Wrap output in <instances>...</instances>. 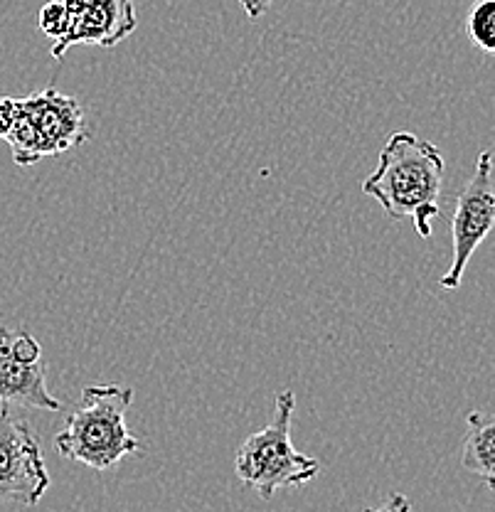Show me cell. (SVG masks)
Segmentation results:
<instances>
[{
    "instance_id": "12",
    "label": "cell",
    "mask_w": 495,
    "mask_h": 512,
    "mask_svg": "<svg viewBox=\"0 0 495 512\" xmlns=\"http://www.w3.org/2000/svg\"><path fill=\"white\" fill-rule=\"evenodd\" d=\"M15 114H18V99H13V96H0V141H5V136L13 128Z\"/></svg>"
},
{
    "instance_id": "7",
    "label": "cell",
    "mask_w": 495,
    "mask_h": 512,
    "mask_svg": "<svg viewBox=\"0 0 495 512\" xmlns=\"http://www.w3.org/2000/svg\"><path fill=\"white\" fill-rule=\"evenodd\" d=\"M67 8V32L52 42L50 55L62 60L74 45L114 47L136 30L133 0H62Z\"/></svg>"
},
{
    "instance_id": "13",
    "label": "cell",
    "mask_w": 495,
    "mask_h": 512,
    "mask_svg": "<svg viewBox=\"0 0 495 512\" xmlns=\"http://www.w3.org/2000/svg\"><path fill=\"white\" fill-rule=\"evenodd\" d=\"M360 512H412V503H409L407 495L395 493V495H390L385 503L377 505V508H365Z\"/></svg>"
},
{
    "instance_id": "4",
    "label": "cell",
    "mask_w": 495,
    "mask_h": 512,
    "mask_svg": "<svg viewBox=\"0 0 495 512\" xmlns=\"http://www.w3.org/2000/svg\"><path fill=\"white\" fill-rule=\"evenodd\" d=\"M92 138L82 104L74 96L47 87L42 92L18 99V114L5 136L18 165H35L37 160L60 156Z\"/></svg>"
},
{
    "instance_id": "8",
    "label": "cell",
    "mask_w": 495,
    "mask_h": 512,
    "mask_svg": "<svg viewBox=\"0 0 495 512\" xmlns=\"http://www.w3.org/2000/svg\"><path fill=\"white\" fill-rule=\"evenodd\" d=\"M13 330L0 328V404L8 407L62 412V402L50 392L42 362H23L10 345Z\"/></svg>"
},
{
    "instance_id": "3",
    "label": "cell",
    "mask_w": 495,
    "mask_h": 512,
    "mask_svg": "<svg viewBox=\"0 0 495 512\" xmlns=\"http://www.w3.org/2000/svg\"><path fill=\"white\" fill-rule=\"evenodd\" d=\"M296 394L291 389L276 397V416L271 424L249 436L234 453V473L259 498L271 500L279 490L306 485L321 473V463L296 451L291 441Z\"/></svg>"
},
{
    "instance_id": "11",
    "label": "cell",
    "mask_w": 495,
    "mask_h": 512,
    "mask_svg": "<svg viewBox=\"0 0 495 512\" xmlns=\"http://www.w3.org/2000/svg\"><path fill=\"white\" fill-rule=\"evenodd\" d=\"M37 25H40L42 35L50 37L52 42H60L67 32V8L62 0H50L37 13Z\"/></svg>"
},
{
    "instance_id": "2",
    "label": "cell",
    "mask_w": 495,
    "mask_h": 512,
    "mask_svg": "<svg viewBox=\"0 0 495 512\" xmlns=\"http://www.w3.org/2000/svg\"><path fill=\"white\" fill-rule=\"evenodd\" d=\"M131 402V387H121V384L84 387L82 402L69 414L65 429L57 434V453L67 461L104 473L114 468L121 458L141 451V441L126 426V412Z\"/></svg>"
},
{
    "instance_id": "5",
    "label": "cell",
    "mask_w": 495,
    "mask_h": 512,
    "mask_svg": "<svg viewBox=\"0 0 495 512\" xmlns=\"http://www.w3.org/2000/svg\"><path fill=\"white\" fill-rule=\"evenodd\" d=\"M495 227V188H493V153L483 151L476 160V170L456 200L451 220V266L441 276L439 286L456 291L461 286L466 266L476 249L486 242Z\"/></svg>"
},
{
    "instance_id": "9",
    "label": "cell",
    "mask_w": 495,
    "mask_h": 512,
    "mask_svg": "<svg viewBox=\"0 0 495 512\" xmlns=\"http://www.w3.org/2000/svg\"><path fill=\"white\" fill-rule=\"evenodd\" d=\"M466 426L461 466L495 490V414L471 412L466 416Z\"/></svg>"
},
{
    "instance_id": "6",
    "label": "cell",
    "mask_w": 495,
    "mask_h": 512,
    "mask_svg": "<svg viewBox=\"0 0 495 512\" xmlns=\"http://www.w3.org/2000/svg\"><path fill=\"white\" fill-rule=\"evenodd\" d=\"M50 488V471L30 424L0 404V500L35 508Z\"/></svg>"
},
{
    "instance_id": "1",
    "label": "cell",
    "mask_w": 495,
    "mask_h": 512,
    "mask_svg": "<svg viewBox=\"0 0 495 512\" xmlns=\"http://www.w3.org/2000/svg\"><path fill=\"white\" fill-rule=\"evenodd\" d=\"M444 156L439 146L417 133L397 131L387 138L377 168L365 178L363 192L380 202L392 220H412L419 239L431 237V224L441 215Z\"/></svg>"
},
{
    "instance_id": "10",
    "label": "cell",
    "mask_w": 495,
    "mask_h": 512,
    "mask_svg": "<svg viewBox=\"0 0 495 512\" xmlns=\"http://www.w3.org/2000/svg\"><path fill=\"white\" fill-rule=\"evenodd\" d=\"M468 40L486 55H495V0H476L466 18Z\"/></svg>"
},
{
    "instance_id": "14",
    "label": "cell",
    "mask_w": 495,
    "mask_h": 512,
    "mask_svg": "<svg viewBox=\"0 0 495 512\" xmlns=\"http://www.w3.org/2000/svg\"><path fill=\"white\" fill-rule=\"evenodd\" d=\"M239 3H242L244 13H247L249 20H259L266 10L271 8V3H274V0H239Z\"/></svg>"
}]
</instances>
